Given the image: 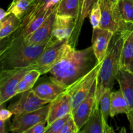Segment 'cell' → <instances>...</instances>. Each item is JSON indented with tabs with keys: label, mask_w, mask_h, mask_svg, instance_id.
Segmentation results:
<instances>
[{
	"label": "cell",
	"mask_w": 133,
	"mask_h": 133,
	"mask_svg": "<svg viewBox=\"0 0 133 133\" xmlns=\"http://www.w3.org/2000/svg\"><path fill=\"white\" fill-rule=\"evenodd\" d=\"M19 0H13L12 2V3H15L18 2V1H19Z\"/></svg>",
	"instance_id": "38"
},
{
	"label": "cell",
	"mask_w": 133,
	"mask_h": 133,
	"mask_svg": "<svg viewBox=\"0 0 133 133\" xmlns=\"http://www.w3.org/2000/svg\"><path fill=\"white\" fill-rule=\"evenodd\" d=\"M99 1V0H84L83 1V6H82L80 15H79V18H78L77 21L75 23V27L72 35H71L70 40H69L70 44L74 48H75V46H76L78 38H79V35H80L81 30V27L83 26L84 19L88 16H90L92 10Z\"/></svg>",
	"instance_id": "20"
},
{
	"label": "cell",
	"mask_w": 133,
	"mask_h": 133,
	"mask_svg": "<svg viewBox=\"0 0 133 133\" xmlns=\"http://www.w3.org/2000/svg\"><path fill=\"white\" fill-rule=\"evenodd\" d=\"M132 1H133V0H132Z\"/></svg>",
	"instance_id": "40"
},
{
	"label": "cell",
	"mask_w": 133,
	"mask_h": 133,
	"mask_svg": "<svg viewBox=\"0 0 133 133\" xmlns=\"http://www.w3.org/2000/svg\"><path fill=\"white\" fill-rule=\"evenodd\" d=\"M101 18L99 27L108 29L114 33L120 31V27L116 18L114 3L109 0H99Z\"/></svg>",
	"instance_id": "17"
},
{
	"label": "cell",
	"mask_w": 133,
	"mask_h": 133,
	"mask_svg": "<svg viewBox=\"0 0 133 133\" xmlns=\"http://www.w3.org/2000/svg\"><path fill=\"white\" fill-rule=\"evenodd\" d=\"M81 133L114 132L112 127L108 124L100 109L99 102L96 101L94 107L89 119L79 131Z\"/></svg>",
	"instance_id": "9"
},
{
	"label": "cell",
	"mask_w": 133,
	"mask_h": 133,
	"mask_svg": "<svg viewBox=\"0 0 133 133\" xmlns=\"http://www.w3.org/2000/svg\"><path fill=\"white\" fill-rule=\"evenodd\" d=\"M48 103V101L40 99L31 89L21 94L20 97L9 105V109L14 116H16L35 111Z\"/></svg>",
	"instance_id": "8"
},
{
	"label": "cell",
	"mask_w": 133,
	"mask_h": 133,
	"mask_svg": "<svg viewBox=\"0 0 133 133\" xmlns=\"http://www.w3.org/2000/svg\"><path fill=\"white\" fill-rule=\"evenodd\" d=\"M101 66V62L67 88L66 92L70 94L72 100V112L89 94L92 87L96 81Z\"/></svg>",
	"instance_id": "6"
},
{
	"label": "cell",
	"mask_w": 133,
	"mask_h": 133,
	"mask_svg": "<svg viewBox=\"0 0 133 133\" xmlns=\"http://www.w3.org/2000/svg\"><path fill=\"white\" fill-rule=\"evenodd\" d=\"M79 132V129L73 118V116H71L64 125L59 133H77Z\"/></svg>",
	"instance_id": "31"
},
{
	"label": "cell",
	"mask_w": 133,
	"mask_h": 133,
	"mask_svg": "<svg viewBox=\"0 0 133 133\" xmlns=\"http://www.w3.org/2000/svg\"><path fill=\"white\" fill-rule=\"evenodd\" d=\"M57 14L71 16L77 21L79 17V0H61L57 9Z\"/></svg>",
	"instance_id": "24"
},
{
	"label": "cell",
	"mask_w": 133,
	"mask_h": 133,
	"mask_svg": "<svg viewBox=\"0 0 133 133\" xmlns=\"http://www.w3.org/2000/svg\"><path fill=\"white\" fill-rule=\"evenodd\" d=\"M109 1H111L112 3H115L116 1H117V0H109Z\"/></svg>",
	"instance_id": "39"
},
{
	"label": "cell",
	"mask_w": 133,
	"mask_h": 133,
	"mask_svg": "<svg viewBox=\"0 0 133 133\" xmlns=\"http://www.w3.org/2000/svg\"><path fill=\"white\" fill-rule=\"evenodd\" d=\"M116 80L119 85V89L124 95L130 108L133 109V73L120 68Z\"/></svg>",
	"instance_id": "19"
},
{
	"label": "cell",
	"mask_w": 133,
	"mask_h": 133,
	"mask_svg": "<svg viewBox=\"0 0 133 133\" xmlns=\"http://www.w3.org/2000/svg\"><path fill=\"white\" fill-rule=\"evenodd\" d=\"M32 69V66L18 68L2 70L0 74V104L16 96V87L22 77Z\"/></svg>",
	"instance_id": "4"
},
{
	"label": "cell",
	"mask_w": 133,
	"mask_h": 133,
	"mask_svg": "<svg viewBox=\"0 0 133 133\" xmlns=\"http://www.w3.org/2000/svg\"><path fill=\"white\" fill-rule=\"evenodd\" d=\"M127 117V119H128L129 122L130 124V127H131V129L133 132V109H130L129 111L126 114Z\"/></svg>",
	"instance_id": "34"
},
{
	"label": "cell",
	"mask_w": 133,
	"mask_h": 133,
	"mask_svg": "<svg viewBox=\"0 0 133 133\" xmlns=\"http://www.w3.org/2000/svg\"><path fill=\"white\" fill-rule=\"evenodd\" d=\"M32 89L40 99L48 101L49 103L61 94L66 92L67 88H64L51 81V82L40 83Z\"/></svg>",
	"instance_id": "18"
},
{
	"label": "cell",
	"mask_w": 133,
	"mask_h": 133,
	"mask_svg": "<svg viewBox=\"0 0 133 133\" xmlns=\"http://www.w3.org/2000/svg\"><path fill=\"white\" fill-rule=\"evenodd\" d=\"M6 121L0 120V132L5 133L6 132Z\"/></svg>",
	"instance_id": "35"
},
{
	"label": "cell",
	"mask_w": 133,
	"mask_h": 133,
	"mask_svg": "<svg viewBox=\"0 0 133 133\" xmlns=\"http://www.w3.org/2000/svg\"><path fill=\"white\" fill-rule=\"evenodd\" d=\"M22 23V20L14 14H10L0 22V39L1 40L9 37L18 31Z\"/></svg>",
	"instance_id": "23"
},
{
	"label": "cell",
	"mask_w": 133,
	"mask_h": 133,
	"mask_svg": "<svg viewBox=\"0 0 133 133\" xmlns=\"http://www.w3.org/2000/svg\"><path fill=\"white\" fill-rule=\"evenodd\" d=\"M114 10L120 31L133 25L132 0H117L114 3Z\"/></svg>",
	"instance_id": "16"
},
{
	"label": "cell",
	"mask_w": 133,
	"mask_h": 133,
	"mask_svg": "<svg viewBox=\"0 0 133 133\" xmlns=\"http://www.w3.org/2000/svg\"><path fill=\"white\" fill-rule=\"evenodd\" d=\"M12 115H14L12 112L9 110V109H1V111H0V120H8V119L11 118Z\"/></svg>",
	"instance_id": "33"
},
{
	"label": "cell",
	"mask_w": 133,
	"mask_h": 133,
	"mask_svg": "<svg viewBox=\"0 0 133 133\" xmlns=\"http://www.w3.org/2000/svg\"><path fill=\"white\" fill-rule=\"evenodd\" d=\"M110 101H111V109H110L111 118H114L118 114H126L131 109L127 99L120 89L114 92H111Z\"/></svg>",
	"instance_id": "21"
},
{
	"label": "cell",
	"mask_w": 133,
	"mask_h": 133,
	"mask_svg": "<svg viewBox=\"0 0 133 133\" xmlns=\"http://www.w3.org/2000/svg\"><path fill=\"white\" fill-rule=\"evenodd\" d=\"M49 1V0H33V2L31 5L29 10L27 12L24 18L22 19L20 27L18 30L22 29L30 21L32 20L38 13H40L42 8Z\"/></svg>",
	"instance_id": "27"
},
{
	"label": "cell",
	"mask_w": 133,
	"mask_h": 133,
	"mask_svg": "<svg viewBox=\"0 0 133 133\" xmlns=\"http://www.w3.org/2000/svg\"><path fill=\"white\" fill-rule=\"evenodd\" d=\"M96 81L92 87L88 96L78 105L76 109L72 112L73 118L76 123L79 131H80L87 123L92 114L96 101Z\"/></svg>",
	"instance_id": "10"
},
{
	"label": "cell",
	"mask_w": 133,
	"mask_h": 133,
	"mask_svg": "<svg viewBox=\"0 0 133 133\" xmlns=\"http://www.w3.org/2000/svg\"><path fill=\"white\" fill-rule=\"evenodd\" d=\"M123 35L122 31L114 33L109 44L107 52L101 62L96 79V101L99 102L103 94L112 90L120 69L121 53L123 47Z\"/></svg>",
	"instance_id": "3"
},
{
	"label": "cell",
	"mask_w": 133,
	"mask_h": 133,
	"mask_svg": "<svg viewBox=\"0 0 133 133\" xmlns=\"http://www.w3.org/2000/svg\"><path fill=\"white\" fill-rule=\"evenodd\" d=\"M55 40L56 38L52 36L49 40L42 43L29 45L22 36L14 35L1 50V70L31 66Z\"/></svg>",
	"instance_id": "2"
},
{
	"label": "cell",
	"mask_w": 133,
	"mask_h": 133,
	"mask_svg": "<svg viewBox=\"0 0 133 133\" xmlns=\"http://www.w3.org/2000/svg\"><path fill=\"white\" fill-rule=\"evenodd\" d=\"M49 109V103H48L35 111L14 116L9 131L14 133H25L35 124L47 119Z\"/></svg>",
	"instance_id": "7"
},
{
	"label": "cell",
	"mask_w": 133,
	"mask_h": 133,
	"mask_svg": "<svg viewBox=\"0 0 133 133\" xmlns=\"http://www.w3.org/2000/svg\"><path fill=\"white\" fill-rule=\"evenodd\" d=\"M9 15L7 12L4 10L3 9H0V22L3 20L7 16Z\"/></svg>",
	"instance_id": "36"
},
{
	"label": "cell",
	"mask_w": 133,
	"mask_h": 133,
	"mask_svg": "<svg viewBox=\"0 0 133 133\" xmlns=\"http://www.w3.org/2000/svg\"><path fill=\"white\" fill-rule=\"evenodd\" d=\"M112 90L107 89L103 94L99 101L100 109L105 120L107 122L109 116L110 117V109H111V101L110 95Z\"/></svg>",
	"instance_id": "28"
},
{
	"label": "cell",
	"mask_w": 133,
	"mask_h": 133,
	"mask_svg": "<svg viewBox=\"0 0 133 133\" xmlns=\"http://www.w3.org/2000/svg\"><path fill=\"white\" fill-rule=\"evenodd\" d=\"M83 1H84V0H79V12L80 13H81V11L82 6H83ZM79 15H80V14H79Z\"/></svg>",
	"instance_id": "37"
},
{
	"label": "cell",
	"mask_w": 133,
	"mask_h": 133,
	"mask_svg": "<svg viewBox=\"0 0 133 133\" xmlns=\"http://www.w3.org/2000/svg\"><path fill=\"white\" fill-rule=\"evenodd\" d=\"M123 35L120 68L133 73V25L122 31Z\"/></svg>",
	"instance_id": "15"
},
{
	"label": "cell",
	"mask_w": 133,
	"mask_h": 133,
	"mask_svg": "<svg viewBox=\"0 0 133 133\" xmlns=\"http://www.w3.org/2000/svg\"><path fill=\"white\" fill-rule=\"evenodd\" d=\"M47 125H48V120L47 119H44L29 129L25 133H45Z\"/></svg>",
	"instance_id": "32"
},
{
	"label": "cell",
	"mask_w": 133,
	"mask_h": 133,
	"mask_svg": "<svg viewBox=\"0 0 133 133\" xmlns=\"http://www.w3.org/2000/svg\"><path fill=\"white\" fill-rule=\"evenodd\" d=\"M57 7L53 8V9H48V10H43L40 13L37 14L32 20L30 21L22 29L18 30V32L15 35V36H22V37L26 38L29 35H31L33 32L35 30L37 29L42 23L49 16V14L52 12L54 10H55Z\"/></svg>",
	"instance_id": "22"
},
{
	"label": "cell",
	"mask_w": 133,
	"mask_h": 133,
	"mask_svg": "<svg viewBox=\"0 0 133 133\" xmlns=\"http://www.w3.org/2000/svg\"><path fill=\"white\" fill-rule=\"evenodd\" d=\"M69 40L70 39L55 40L32 65L33 68L40 71L42 75L49 72L61 59Z\"/></svg>",
	"instance_id": "5"
},
{
	"label": "cell",
	"mask_w": 133,
	"mask_h": 133,
	"mask_svg": "<svg viewBox=\"0 0 133 133\" xmlns=\"http://www.w3.org/2000/svg\"><path fill=\"white\" fill-rule=\"evenodd\" d=\"M89 16L90 19V23L93 29L96 28V27H99L101 18V11L99 1L95 5L94 9L91 11Z\"/></svg>",
	"instance_id": "30"
},
{
	"label": "cell",
	"mask_w": 133,
	"mask_h": 133,
	"mask_svg": "<svg viewBox=\"0 0 133 133\" xmlns=\"http://www.w3.org/2000/svg\"><path fill=\"white\" fill-rule=\"evenodd\" d=\"M42 75L40 71L36 69H32L29 71L21 79L16 87V94H21L25 91L33 88L39 77Z\"/></svg>",
	"instance_id": "25"
},
{
	"label": "cell",
	"mask_w": 133,
	"mask_h": 133,
	"mask_svg": "<svg viewBox=\"0 0 133 133\" xmlns=\"http://www.w3.org/2000/svg\"><path fill=\"white\" fill-rule=\"evenodd\" d=\"M58 7V6H57ZM57 9L53 10L41 25L33 32L24 38L26 43L29 45H36L49 40L52 37L53 23L57 14Z\"/></svg>",
	"instance_id": "13"
},
{
	"label": "cell",
	"mask_w": 133,
	"mask_h": 133,
	"mask_svg": "<svg viewBox=\"0 0 133 133\" xmlns=\"http://www.w3.org/2000/svg\"><path fill=\"white\" fill-rule=\"evenodd\" d=\"M71 116H72L71 113V114H68L64 116L61 117V118H58L56 120H55L50 125H47L45 133H59L64 125L70 119Z\"/></svg>",
	"instance_id": "29"
},
{
	"label": "cell",
	"mask_w": 133,
	"mask_h": 133,
	"mask_svg": "<svg viewBox=\"0 0 133 133\" xmlns=\"http://www.w3.org/2000/svg\"><path fill=\"white\" fill-rule=\"evenodd\" d=\"M99 63L92 45L77 50L69 43L61 59L48 73L50 74L51 81L68 88Z\"/></svg>",
	"instance_id": "1"
},
{
	"label": "cell",
	"mask_w": 133,
	"mask_h": 133,
	"mask_svg": "<svg viewBox=\"0 0 133 133\" xmlns=\"http://www.w3.org/2000/svg\"><path fill=\"white\" fill-rule=\"evenodd\" d=\"M76 19L71 16L56 14L52 36L57 40L70 39L75 27Z\"/></svg>",
	"instance_id": "14"
},
{
	"label": "cell",
	"mask_w": 133,
	"mask_h": 133,
	"mask_svg": "<svg viewBox=\"0 0 133 133\" xmlns=\"http://www.w3.org/2000/svg\"><path fill=\"white\" fill-rule=\"evenodd\" d=\"M71 113L72 114V100L71 96L66 91L49 103V113L47 118L48 125L58 118Z\"/></svg>",
	"instance_id": "11"
},
{
	"label": "cell",
	"mask_w": 133,
	"mask_h": 133,
	"mask_svg": "<svg viewBox=\"0 0 133 133\" xmlns=\"http://www.w3.org/2000/svg\"><path fill=\"white\" fill-rule=\"evenodd\" d=\"M114 33L108 29L96 27L93 29L92 46L99 63L103 62L107 52L109 44Z\"/></svg>",
	"instance_id": "12"
},
{
	"label": "cell",
	"mask_w": 133,
	"mask_h": 133,
	"mask_svg": "<svg viewBox=\"0 0 133 133\" xmlns=\"http://www.w3.org/2000/svg\"><path fill=\"white\" fill-rule=\"evenodd\" d=\"M33 0H19L15 3H11L8 8V14H13L22 20L29 10Z\"/></svg>",
	"instance_id": "26"
}]
</instances>
